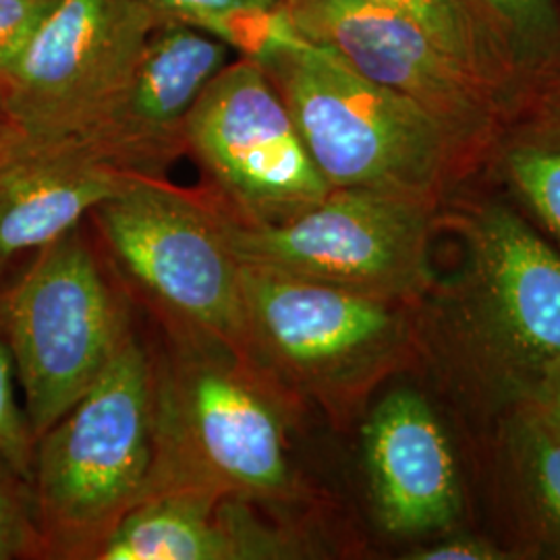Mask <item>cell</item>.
Segmentation results:
<instances>
[{
	"label": "cell",
	"instance_id": "13",
	"mask_svg": "<svg viewBox=\"0 0 560 560\" xmlns=\"http://www.w3.org/2000/svg\"><path fill=\"white\" fill-rule=\"evenodd\" d=\"M363 459L374 511L399 538L451 527L460 511L455 455L420 393L390 390L363 425Z\"/></svg>",
	"mask_w": 560,
	"mask_h": 560
},
{
	"label": "cell",
	"instance_id": "20",
	"mask_svg": "<svg viewBox=\"0 0 560 560\" xmlns=\"http://www.w3.org/2000/svg\"><path fill=\"white\" fill-rule=\"evenodd\" d=\"M36 439L18 397V376L7 342L0 337V457L32 483Z\"/></svg>",
	"mask_w": 560,
	"mask_h": 560
},
{
	"label": "cell",
	"instance_id": "10",
	"mask_svg": "<svg viewBox=\"0 0 560 560\" xmlns=\"http://www.w3.org/2000/svg\"><path fill=\"white\" fill-rule=\"evenodd\" d=\"M161 23L145 0H59L18 65L0 80L20 133H85L133 78Z\"/></svg>",
	"mask_w": 560,
	"mask_h": 560
},
{
	"label": "cell",
	"instance_id": "5",
	"mask_svg": "<svg viewBox=\"0 0 560 560\" xmlns=\"http://www.w3.org/2000/svg\"><path fill=\"white\" fill-rule=\"evenodd\" d=\"M120 268L159 305L175 337L247 361L241 261L222 231L221 201L203 185L133 180L90 214Z\"/></svg>",
	"mask_w": 560,
	"mask_h": 560
},
{
	"label": "cell",
	"instance_id": "14",
	"mask_svg": "<svg viewBox=\"0 0 560 560\" xmlns=\"http://www.w3.org/2000/svg\"><path fill=\"white\" fill-rule=\"evenodd\" d=\"M133 177L85 141L20 133L0 148V275L11 261L73 231Z\"/></svg>",
	"mask_w": 560,
	"mask_h": 560
},
{
	"label": "cell",
	"instance_id": "26",
	"mask_svg": "<svg viewBox=\"0 0 560 560\" xmlns=\"http://www.w3.org/2000/svg\"><path fill=\"white\" fill-rule=\"evenodd\" d=\"M18 136H20V129L11 119V115L7 110V104H4V98H2V92H0V148L7 145L9 141L15 140Z\"/></svg>",
	"mask_w": 560,
	"mask_h": 560
},
{
	"label": "cell",
	"instance_id": "3",
	"mask_svg": "<svg viewBox=\"0 0 560 560\" xmlns=\"http://www.w3.org/2000/svg\"><path fill=\"white\" fill-rule=\"evenodd\" d=\"M247 361L280 393L351 413L411 355L405 301L241 264Z\"/></svg>",
	"mask_w": 560,
	"mask_h": 560
},
{
	"label": "cell",
	"instance_id": "12",
	"mask_svg": "<svg viewBox=\"0 0 560 560\" xmlns=\"http://www.w3.org/2000/svg\"><path fill=\"white\" fill-rule=\"evenodd\" d=\"M229 62L231 50L221 40L179 21H162L119 98L75 138L133 177L162 179L185 156L194 104Z\"/></svg>",
	"mask_w": 560,
	"mask_h": 560
},
{
	"label": "cell",
	"instance_id": "19",
	"mask_svg": "<svg viewBox=\"0 0 560 560\" xmlns=\"http://www.w3.org/2000/svg\"><path fill=\"white\" fill-rule=\"evenodd\" d=\"M36 557L46 555L32 488L0 457V560Z\"/></svg>",
	"mask_w": 560,
	"mask_h": 560
},
{
	"label": "cell",
	"instance_id": "7",
	"mask_svg": "<svg viewBox=\"0 0 560 560\" xmlns=\"http://www.w3.org/2000/svg\"><path fill=\"white\" fill-rule=\"evenodd\" d=\"M455 360L494 395L523 399L560 360V256L520 217L490 206L469 222L467 264L448 300Z\"/></svg>",
	"mask_w": 560,
	"mask_h": 560
},
{
	"label": "cell",
	"instance_id": "6",
	"mask_svg": "<svg viewBox=\"0 0 560 560\" xmlns=\"http://www.w3.org/2000/svg\"><path fill=\"white\" fill-rule=\"evenodd\" d=\"M129 332L125 307L78 226L38 249L0 291V337L36 441L94 386Z\"/></svg>",
	"mask_w": 560,
	"mask_h": 560
},
{
	"label": "cell",
	"instance_id": "24",
	"mask_svg": "<svg viewBox=\"0 0 560 560\" xmlns=\"http://www.w3.org/2000/svg\"><path fill=\"white\" fill-rule=\"evenodd\" d=\"M488 2L521 32L541 36L555 27V11L550 0H488Z\"/></svg>",
	"mask_w": 560,
	"mask_h": 560
},
{
	"label": "cell",
	"instance_id": "4",
	"mask_svg": "<svg viewBox=\"0 0 560 560\" xmlns=\"http://www.w3.org/2000/svg\"><path fill=\"white\" fill-rule=\"evenodd\" d=\"M260 67L332 189H374L432 206L457 140L441 119L305 38Z\"/></svg>",
	"mask_w": 560,
	"mask_h": 560
},
{
	"label": "cell",
	"instance_id": "16",
	"mask_svg": "<svg viewBox=\"0 0 560 560\" xmlns=\"http://www.w3.org/2000/svg\"><path fill=\"white\" fill-rule=\"evenodd\" d=\"M521 469L546 523L560 534V434L529 409L517 428Z\"/></svg>",
	"mask_w": 560,
	"mask_h": 560
},
{
	"label": "cell",
	"instance_id": "23",
	"mask_svg": "<svg viewBox=\"0 0 560 560\" xmlns=\"http://www.w3.org/2000/svg\"><path fill=\"white\" fill-rule=\"evenodd\" d=\"M525 409L536 413L560 434V360L544 368L538 381L523 397Z\"/></svg>",
	"mask_w": 560,
	"mask_h": 560
},
{
	"label": "cell",
	"instance_id": "11",
	"mask_svg": "<svg viewBox=\"0 0 560 560\" xmlns=\"http://www.w3.org/2000/svg\"><path fill=\"white\" fill-rule=\"evenodd\" d=\"M305 40L330 48L365 80L418 102L457 138L486 125L492 81L416 21L372 0H284Z\"/></svg>",
	"mask_w": 560,
	"mask_h": 560
},
{
	"label": "cell",
	"instance_id": "22",
	"mask_svg": "<svg viewBox=\"0 0 560 560\" xmlns=\"http://www.w3.org/2000/svg\"><path fill=\"white\" fill-rule=\"evenodd\" d=\"M162 21H179L196 30H206L226 13L247 7H268L280 0H145Z\"/></svg>",
	"mask_w": 560,
	"mask_h": 560
},
{
	"label": "cell",
	"instance_id": "1",
	"mask_svg": "<svg viewBox=\"0 0 560 560\" xmlns=\"http://www.w3.org/2000/svg\"><path fill=\"white\" fill-rule=\"evenodd\" d=\"M154 363V463L143 499L196 490L256 504L300 494L284 395L219 347L173 337Z\"/></svg>",
	"mask_w": 560,
	"mask_h": 560
},
{
	"label": "cell",
	"instance_id": "2",
	"mask_svg": "<svg viewBox=\"0 0 560 560\" xmlns=\"http://www.w3.org/2000/svg\"><path fill=\"white\" fill-rule=\"evenodd\" d=\"M154 463V361L129 332L101 378L36 441L32 497L44 555L92 559L143 501Z\"/></svg>",
	"mask_w": 560,
	"mask_h": 560
},
{
	"label": "cell",
	"instance_id": "15",
	"mask_svg": "<svg viewBox=\"0 0 560 560\" xmlns=\"http://www.w3.org/2000/svg\"><path fill=\"white\" fill-rule=\"evenodd\" d=\"M256 502L196 490L143 499L104 538L94 560L298 559V536L272 527Z\"/></svg>",
	"mask_w": 560,
	"mask_h": 560
},
{
	"label": "cell",
	"instance_id": "21",
	"mask_svg": "<svg viewBox=\"0 0 560 560\" xmlns=\"http://www.w3.org/2000/svg\"><path fill=\"white\" fill-rule=\"evenodd\" d=\"M57 2L59 0H0V80L18 65Z\"/></svg>",
	"mask_w": 560,
	"mask_h": 560
},
{
	"label": "cell",
	"instance_id": "18",
	"mask_svg": "<svg viewBox=\"0 0 560 560\" xmlns=\"http://www.w3.org/2000/svg\"><path fill=\"white\" fill-rule=\"evenodd\" d=\"M506 171L523 200L560 241V148H517L506 159Z\"/></svg>",
	"mask_w": 560,
	"mask_h": 560
},
{
	"label": "cell",
	"instance_id": "9",
	"mask_svg": "<svg viewBox=\"0 0 560 560\" xmlns=\"http://www.w3.org/2000/svg\"><path fill=\"white\" fill-rule=\"evenodd\" d=\"M185 154L240 221H287L332 189L254 60H231L203 88L185 125Z\"/></svg>",
	"mask_w": 560,
	"mask_h": 560
},
{
	"label": "cell",
	"instance_id": "25",
	"mask_svg": "<svg viewBox=\"0 0 560 560\" xmlns=\"http://www.w3.org/2000/svg\"><path fill=\"white\" fill-rule=\"evenodd\" d=\"M413 560H499L506 559L497 546L474 536H457L451 540L425 546L411 555Z\"/></svg>",
	"mask_w": 560,
	"mask_h": 560
},
{
	"label": "cell",
	"instance_id": "8",
	"mask_svg": "<svg viewBox=\"0 0 560 560\" xmlns=\"http://www.w3.org/2000/svg\"><path fill=\"white\" fill-rule=\"evenodd\" d=\"M430 208L386 191L330 189L280 222L240 221L221 203L222 231L243 266L411 303L432 284Z\"/></svg>",
	"mask_w": 560,
	"mask_h": 560
},
{
	"label": "cell",
	"instance_id": "17",
	"mask_svg": "<svg viewBox=\"0 0 560 560\" xmlns=\"http://www.w3.org/2000/svg\"><path fill=\"white\" fill-rule=\"evenodd\" d=\"M384 4L400 15L416 21L421 30L446 48L451 55L480 71L488 78L481 67L480 42L469 20L467 11L459 0H372Z\"/></svg>",
	"mask_w": 560,
	"mask_h": 560
}]
</instances>
